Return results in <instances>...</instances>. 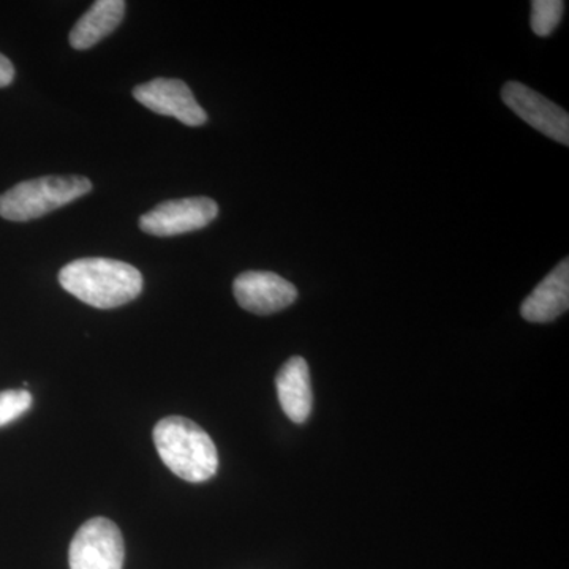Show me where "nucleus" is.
<instances>
[{"mask_svg": "<svg viewBox=\"0 0 569 569\" xmlns=\"http://www.w3.org/2000/svg\"><path fill=\"white\" fill-rule=\"evenodd\" d=\"M505 104L538 132L561 144H569V116L559 104L550 102L541 93L509 81L501 91Z\"/></svg>", "mask_w": 569, "mask_h": 569, "instance_id": "obj_6", "label": "nucleus"}, {"mask_svg": "<svg viewBox=\"0 0 569 569\" xmlns=\"http://www.w3.org/2000/svg\"><path fill=\"white\" fill-rule=\"evenodd\" d=\"M32 395L26 389L0 392V427L10 425L31 410Z\"/></svg>", "mask_w": 569, "mask_h": 569, "instance_id": "obj_13", "label": "nucleus"}, {"mask_svg": "<svg viewBox=\"0 0 569 569\" xmlns=\"http://www.w3.org/2000/svg\"><path fill=\"white\" fill-rule=\"evenodd\" d=\"M63 290L97 309H114L142 291V276L134 266L111 258H81L59 272Z\"/></svg>", "mask_w": 569, "mask_h": 569, "instance_id": "obj_1", "label": "nucleus"}, {"mask_svg": "<svg viewBox=\"0 0 569 569\" xmlns=\"http://www.w3.org/2000/svg\"><path fill=\"white\" fill-rule=\"evenodd\" d=\"M280 407L296 425H302L312 413L313 395L310 370L301 356L288 359L276 378Z\"/></svg>", "mask_w": 569, "mask_h": 569, "instance_id": "obj_10", "label": "nucleus"}, {"mask_svg": "<svg viewBox=\"0 0 569 569\" xmlns=\"http://www.w3.org/2000/svg\"><path fill=\"white\" fill-rule=\"evenodd\" d=\"M133 97L157 114L171 116L186 126H203L208 114L194 99L189 86L181 80L157 78L133 89Z\"/></svg>", "mask_w": 569, "mask_h": 569, "instance_id": "obj_7", "label": "nucleus"}, {"mask_svg": "<svg viewBox=\"0 0 569 569\" xmlns=\"http://www.w3.org/2000/svg\"><path fill=\"white\" fill-rule=\"evenodd\" d=\"M233 293L242 309L257 316L280 312L298 299L293 283L266 271H247L236 277Z\"/></svg>", "mask_w": 569, "mask_h": 569, "instance_id": "obj_8", "label": "nucleus"}, {"mask_svg": "<svg viewBox=\"0 0 569 569\" xmlns=\"http://www.w3.org/2000/svg\"><path fill=\"white\" fill-rule=\"evenodd\" d=\"M560 0H535L531 2V29L538 37H548L556 31L563 14Z\"/></svg>", "mask_w": 569, "mask_h": 569, "instance_id": "obj_12", "label": "nucleus"}, {"mask_svg": "<svg viewBox=\"0 0 569 569\" xmlns=\"http://www.w3.org/2000/svg\"><path fill=\"white\" fill-rule=\"evenodd\" d=\"M219 216V206L211 198L193 197L164 201L140 219L144 233L170 238L192 233L208 227Z\"/></svg>", "mask_w": 569, "mask_h": 569, "instance_id": "obj_5", "label": "nucleus"}, {"mask_svg": "<svg viewBox=\"0 0 569 569\" xmlns=\"http://www.w3.org/2000/svg\"><path fill=\"white\" fill-rule=\"evenodd\" d=\"M569 307V261L565 258L522 302L520 316L530 323H549Z\"/></svg>", "mask_w": 569, "mask_h": 569, "instance_id": "obj_9", "label": "nucleus"}, {"mask_svg": "<svg viewBox=\"0 0 569 569\" xmlns=\"http://www.w3.org/2000/svg\"><path fill=\"white\" fill-rule=\"evenodd\" d=\"M153 443L164 466L189 482H204L219 470L212 438L190 419L164 418L153 429Z\"/></svg>", "mask_w": 569, "mask_h": 569, "instance_id": "obj_2", "label": "nucleus"}, {"mask_svg": "<svg viewBox=\"0 0 569 569\" xmlns=\"http://www.w3.org/2000/svg\"><path fill=\"white\" fill-rule=\"evenodd\" d=\"M92 182L82 176H47L17 183L0 194V217L10 222H29L84 197Z\"/></svg>", "mask_w": 569, "mask_h": 569, "instance_id": "obj_3", "label": "nucleus"}, {"mask_svg": "<svg viewBox=\"0 0 569 569\" xmlns=\"http://www.w3.org/2000/svg\"><path fill=\"white\" fill-rule=\"evenodd\" d=\"M123 0H99L86 11L70 32V44L74 50H89L110 36L123 20Z\"/></svg>", "mask_w": 569, "mask_h": 569, "instance_id": "obj_11", "label": "nucleus"}, {"mask_svg": "<svg viewBox=\"0 0 569 569\" xmlns=\"http://www.w3.org/2000/svg\"><path fill=\"white\" fill-rule=\"evenodd\" d=\"M14 78V67L13 63L6 58V56L0 54V88H7V86L11 84Z\"/></svg>", "mask_w": 569, "mask_h": 569, "instance_id": "obj_14", "label": "nucleus"}, {"mask_svg": "<svg viewBox=\"0 0 569 569\" xmlns=\"http://www.w3.org/2000/svg\"><path fill=\"white\" fill-rule=\"evenodd\" d=\"M123 559L121 530L104 518L82 523L70 545V569H122Z\"/></svg>", "mask_w": 569, "mask_h": 569, "instance_id": "obj_4", "label": "nucleus"}]
</instances>
